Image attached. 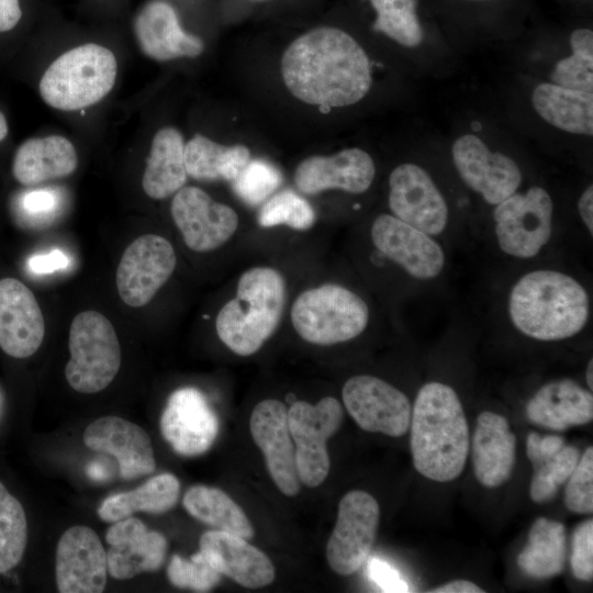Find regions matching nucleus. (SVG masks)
<instances>
[{
    "mask_svg": "<svg viewBox=\"0 0 593 593\" xmlns=\"http://www.w3.org/2000/svg\"><path fill=\"white\" fill-rule=\"evenodd\" d=\"M371 156L360 148H347L332 156H311L295 169L296 188L306 194L338 189L359 194L367 191L374 178Z\"/></svg>",
    "mask_w": 593,
    "mask_h": 593,
    "instance_id": "nucleus-23",
    "label": "nucleus"
},
{
    "mask_svg": "<svg viewBox=\"0 0 593 593\" xmlns=\"http://www.w3.org/2000/svg\"><path fill=\"white\" fill-rule=\"evenodd\" d=\"M134 32L141 49L149 58L167 61L202 54V40L183 31L175 9L165 1H152L135 18Z\"/></svg>",
    "mask_w": 593,
    "mask_h": 593,
    "instance_id": "nucleus-25",
    "label": "nucleus"
},
{
    "mask_svg": "<svg viewBox=\"0 0 593 593\" xmlns=\"http://www.w3.org/2000/svg\"><path fill=\"white\" fill-rule=\"evenodd\" d=\"M315 220L312 205L292 190H283L269 198L258 214V223L262 227L287 225L305 231L313 226Z\"/></svg>",
    "mask_w": 593,
    "mask_h": 593,
    "instance_id": "nucleus-39",
    "label": "nucleus"
},
{
    "mask_svg": "<svg viewBox=\"0 0 593 593\" xmlns=\"http://www.w3.org/2000/svg\"><path fill=\"white\" fill-rule=\"evenodd\" d=\"M410 426L415 469L437 482L458 478L469 452V427L456 391L441 382L425 383L416 395Z\"/></svg>",
    "mask_w": 593,
    "mask_h": 593,
    "instance_id": "nucleus-2",
    "label": "nucleus"
},
{
    "mask_svg": "<svg viewBox=\"0 0 593 593\" xmlns=\"http://www.w3.org/2000/svg\"><path fill=\"white\" fill-rule=\"evenodd\" d=\"M578 209L590 234H593V187L589 186L581 194Z\"/></svg>",
    "mask_w": 593,
    "mask_h": 593,
    "instance_id": "nucleus-49",
    "label": "nucleus"
},
{
    "mask_svg": "<svg viewBox=\"0 0 593 593\" xmlns=\"http://www.w3.org/2000/svg\"><path fill=\"white\" fill-rule=\"evenodd\" d=\"M508 315L524 335L544 342L580 333L590 316L584 287L563 272L539 269L524 275L508 295Z\"/></svg>",
    "mask_w": 593,
    "mask_h": 593,
    "instance_id": "nucleus-3",
    "label": "nucleus"
},
{
    "mask_svg": "<svg viewBox=\"0 0 593 593\" xmlns=\"http://www.w3.org/2000/svg\"><path fill=\"white\" fill-rule=\"evenodd\" d=\"M105 540L109 545L108 572L114 579H132L143 572L156 571L164 563L167 551L165 536L148 530L135 517L113 522L107 530Z\"/></svg>",
    "mask_w": 593,
    "mask_h": 593,
    "instance_id": "nucleus-22",
    "label": "nucleus"
},
{
    "mask_svg": "<svg viewBox=\"0 0 593 593\" xmlns=\"http://www.w3.org/2000/svg\"><path fill=\"white\" fill-rule=\"evenodd\" d=\"M452 159L463 182L489 204H499L521 186L517 164L504 154L491 152L475 135L456 139Z\"/></svg>",
    "mask_w": 593,
    "mask_h": 593,
    "instance_id": "nucleus-15",
    "label": "nucleus"
},
{
    "mask_svg": "<svg viewBox=\"0 0 593 593\" xmlns=\"http://www.w3.org/2000/svg\"><path fill=\"white\" fill-rule=\"evenodd\" d=\"M571 568L581 581L593 578V521L586 519L577 526L572 537Z\"/></svg>",
    "mask_w": 593,
    "mask_h": 593,
    "instance_id": "nucleus-43",
    "label": "nucleus"
},
{
    "mask_svg": "<svg viewBox=\"0 0 593 593\" xmlns=\"http://www.w3.org/2000/svg\"><path fill=\"white\" fill-rule=\"evenodd\" d=\"M572 55L559 60L551 74L555 85L592 92L593 90V32L578 29L570 36Z\"/></svg>",
    "mask_w": 593,
    "mask_h": 593,
    "instance_id": "nucleus-37",
    "label": "nucleus"
},
{
    "mask_svg": "<svg viewBox=\"0 0 593 593\" xmlns=\"http://www.w3.org/2000/svg\"><path fill=\"white\" fill-rule=\"evenodd\" d=\"M116 72V59L110 49L92 43L80 45L48 66L40 80V94L58 110L83 109L111 91Z\"/></svg>",
    "mask_w": 593,
    "mask_h": 593,
    "instance_id": "nucleus-5",
    "label": "nucleus"
},
{
    "mask_svg": "<svg viewBox=\"0 0 593 593\" xmlns=\"http://www.w3.org/2000/svg\"><path fill=\"white\" fill-rule=\"evenodd\" d=\"M70 359L65 377L77 392L104 390L121 366V347L112 323L97 311L77 314L69 328Z\"/></svg>",
    "mask_w": 593,
    "mask_h": 593,
    "instance_id": "nucleus-7",
    "label": "nucleus"
},
{
    "mask_svg": "<svg viewBox=\"0 0 593 593\" xmlns=\"http://www.w3.org/2000/svg\"><path fill=\"white\" fill-rule=\"evenodd\" d=\"M567 507L578 514L593 511V448L590 446L580 457L567 480L564 492Z\"/></svg>",
    "mask_w": 593,
    "mask_h": 593,
    "instance_id": "nucleus-42",
    "label": "nucleus"
},
{
    "mask_svg": "<svg viewBox=\"0 0 593 593\" xmlns=\"http://www.w3.org/2000/svg\"><path fill=\"white\" fill-rule=\"evenodd\" d=\"M585 378H586L588 387L590 388V391H592L593 389V360L592 359L588 363Z\"/></svg>",
    "mask_w": 593,
    "mask_h": 593,
    "instance_id": "nucleus-52",
    "label": "nucleus"
},
{
    "mask_svg": "<svg viewBox=\"0 0 593 593\" xmlns=\"http://www.w3.org/2000/svg\"><path fill=\"white\" fill-rule=\"evenodd\" d=\"M377 18L373 29L396 43L414 47L423 40L415 0H370Z\"/></svg>",
    "mask_w": 593,
    "mask_h": 593,
    "instance_id": "nucleus-36",
    "label": "nucleus"
},
{
    "mask_svg": "<svg viewBox=\"0 0 593 593\" xmlns=\"http://www.w3.org/2000/svg\"><path fill=\"white\" fill-rule=\"evenodd\" d=\"M564 445V438L561 436H540L535 432H530L526 438V455L534 466L544 458L557 454Z\"/></svg>",
    "mask_w": 593,
    "mask_h": 593,
    "instance_id": "nucleus-46",
    "label": "nucleus"
},
{
    "mask_svg": "<svg viewBox=\"0 0 593 593\" xmlns=\"http://www.w3.org/2000/svg\"><path fill=\"white\" fill-rule=\"evenodd\" d=\"M108 558L97 533L69 527L56 547L55 578L60 593H100L108 578Z\"/></svg>",
    "mask_w": 593,
    "mask_h": 593,
    "instance_id": "nucleus-16",
    "label": "nucleus"
},
{
    "mask_svg": "<svg viewBox=\"0 0 593 593\" xmlns=\"http://www.w3.org/2000/svg\"><path fill=\"white\" fill-rule=\"evenodd\" d=\"M160 432L172 449L187 457L205 452L219 433V419L195 388L176 390L160 416Z\"/></svg>",
    "mask_w": 593,
    "mask_h": 593,
    "instance_id": "nucleus-17",
    "label": "nucleus"
},
{
    "mask_svg": "<svg viewBox=\"0 0 593 593\" xmlns=\"http://www.w3.org/2000/svg\"><path fill=\"white\" fill-rule=\"evenodd\" d=\"M22 11L19 0H0V32L12 30L20 21Z\"/></svg>",
    "mask_w": 593,
    "mask_h": 593,
    "instance_id": "nucleus-48",
    "label": "nucleus"
},
{
    "mask_svg": "<svg viewBox=\"0 0 593 593\" xmlns=\"http://www.w3.org/2000/svg\"><path fill=\"white\" fill-rule=\"evenodd\" d=\"M199 546L214 569L242 586L261 588L275 579L270 559L238 535L208 530L201 536Z\"/></svg>",
    "mask_w": 593,
    "mask_h": 593,
    "instance_id": "nucleus-24",
    "label": "nucleus"
},
{
    "mask_svg": "<svg viewBox=\"0 0 593 593\" xmlns=\"http://www.w3.org/2000/svg\"><path fill=\"white\" fill-rule=\"evenodd\" d=\"M566 530L562 523L537 518L528 533L525 548L517 556L519 569L534 579H549L563 570Z\"/></svg>",
    "mask_w": 593,
    "mask_h": 593,
    "instance_id": "nucleus-32",
    "label": "nucleus"
},
{
    "mask_svg": "<svg viewBox=\"0 0 593 593\" xmlns=\"http://www.w3.org/2000/svg\"><path fill=\"white\" fill-rule=\"evenodd\" d=\"M389 187V206L395 217L428 235H438L446 228L447 203L422 167L399 165L390 175Z\"/></svg>",
    "mask_w": 593,
    "mask_h": 593,
    "instance_id": "nucleus-13",
    "label": "nucleus"
},
{
    "mask_svg": "<svg viewBox=\"0 0 593 593\" xmlns=\"http://www.w3.org/2000/svg\"><path fill=\"white\" fill-rule=\"evenodd\" d=\"M580 459L574 446L564 445L557 454L546 457L533 466L534 474L529 488L530 497L536 503L550 501L559 488L567 482Z\"/></svg>",
    "mask_w": 593,
    "mask_h": 593,
    "instance_id": "nucleus-38",
    "label": "nucleus"
},
{
    "mask_svg": "<svg viewBox=\"0 0 593 593\" xmlns=\"http://www.w3.org/2000/svg\"><path fill=\"white\" fill-rule=\"evenodd\" d=\"M82 439L91 450L115 457L124 480H133L155 471L150 437L135 423L118 416H103L86 427Z\"/></svg>",
    "mask_w": 593,
    "mask_h": 593,
    "instance_id": "nucleus-20",
    "label": "nucleus"
},
{
    "mask_svg": "<svg viewBox=\"0 0 593 593\" xmlns=\"http://www.w3.org/2000/svg\"><path fill=\"white\" fill-rule=\"evenodd\" d=\"M170 210L186 245L198 253L219 248L238 226L237 214L231 206L214 201L197 187L177 191Z\"/></svg>",
    "mask_w": 593,
    "mask_h": 593,
    "instance_id": "nucleus-14",
    "label": "nucleus"
},
{
    "mask_svg": "<svg viewBox=\"0 0 593 593\" xmlns=\"http://www.w3.org/2000/svg\"><path fill=\"white\" fill-rule=\"evenodd\" d=\"M343 418L342 404L332 396H325L314 405L305 401L291 403L288 424L295 448L299 479L306 486H318L328 475L326 441L338 430Z\"/></svg>",
    "mask_w": 593,
    "mask_h": 593,
    "instance_id": "nucleus-8",
    "label": "nucleus"
},
{
    "mask_svg": "<svg viewBox=\"0 0 593 593\" xmlns=\"http://www.w3.org/2000/svg\"><path fill=\"white\" fill-rule=\"evenodd\" d=\"M176 262L174 247L165 237H137L124 250L116 270L122 301L132 307L146 305L172 275Z\"/></svg>",
    "mask_w": 593,
    "mask_h": 593,
    "instance_id": "nucleus-12",
    "label": "nucleus"
},
{
    "mask_svg": "<svg viewBox=\"0 0 593 593\" xmlns=\"http://www.w3.org/2000/svg\"><path fill=\"white\" fill-rule=\"evenodd\" d=\"M282 175L265 159H250L232 181L234 193L248 205H259L281 186Z\"/></svg>",
    "mask_w": 593,
    "mask_h": 593,
    "instance_id": "nucleus-40",
    "label": "nucleus"
},
{
    "mask_svg": "<svg viewBox=\"0 0 593 593\" xmlns=\"http://www.w3.org/2000/svg\"><path fill=\"white\" fill-rule=\"evenodd\" d=\"M72 143L59 135L29 138L15 152L12 174L24 186L63 178L77 168Z\"/></svg>",
    "mask_w": 593,
    "mask_h": 593,
    "instance_id": "nucleus-28",
    "label": "nucleus"
},
{
    "mask_svg": "<svg viewBox=\"0 0 593 593\" xmlns=\"http://www.w3.org/2000/svg\"><path fill=\"white\" fill-rule=\"evenodd\" d=\"M535 111L549 124L562 131L593 134V93L540 83L533 92Z\"/></svg>",
    "mask_w": 593,
    "mask_h": 593,
    "instance_id": "nucleus-30",
    "label": "nucleus"
},
{
    "mask_svg": "<svg viewBox=\"0 0 593 593\" xmlns=\"http://www.w3.org/2000/svg\"><path fill=\"white\" fill-rule=\"evenodd\" d=\"M184 142L175 127L160 128L154 136L142 186L145 193L156 200L179 191L187 180Z\"/></svg>",
    "mask_w": 593,
    "mask_h": 593,
    "instance_id": "nucleus-29",
    "label": "nucleus"
},
{
    "mask_svg": "<svg viewBox=\"0 0 593 593\" xmlns=\"http://www.w3.org/2000/svg\"><path fill=\"white\" fill-rule=\"evenodd\" d=\"M281 75L295 98L325 111L357 103L372 82L363 48L332 26L315 27L296 37L282 55Z\"/></svg>",
    "mask_w": 593,
    "mask_h": 593,
    "instance_id": "nucleus-1",
    "label": "nucleus"
},
{
    "mask_svg": "<svg viewBox=\"0 0 593 593\" xmlns=\"http://www.w3.org/2000/svg\"><path fill=\"white\" fill-rule=\"evenodd\" d=\"M526 417L553 430L588 424L593 418L592 392L571 379L550 381L529 399Z\"/></svg>",
    "mask_w": 593,
    "mask_h": 593,
    "instance_id": "nucleus-27",
    "label": "nucleus"
},
{
    "mask_svg": "<svg viewBox=\"0 0 593 593\" xmlns=\"http://www.w3.org/2000/svg\"><path fill=\"white\" fill-rule=\"evenodd\" d=\"M250 160L245 145L225 146L197 134L184 145L187 174L199 180L232 182Z\"/></svg>",
    "mask_w": 593,
    "mask_h": 593,
    "instance_id": "nucleus-33",
    "label": "nucleus"
},
{
    "mask_svg": "<svg viewBox=\"0 0 593 593\" xmlns=\"http://www.w3.org/2000/svg\"><path fill=\"white\" fill-rule=\"evenodd\" d=\"M179 493V480L171 473H160L132 491L107 497L98 515L103 522L113 523L137 512L161 514L176 505Z\"/></svg>",
    "mask_w": 593,
    "mask_h": 593,
    "instance_id": "nucleus-31",
    "label": "nucleus"
},
{
    "mask_svg": "<svg viewBox=\"0 0 593 593\" xmlns=\"http://www.w3.org/2000/svg\"><path fill=\"white\" fill-rule=\"evenodd\" d=\"M379 517V504L368 492L354 490L343 496L326 546L328 564L336 573L353 574L367 561L376 540Z\"/></svg>",
    "mask_w": 593,
    "mask_h": 593,
    "instance_id": "nucleus-10",
    "label": "nucleus"
},
{
    "mask_svg": "<svg viewBox=\"0 0 593 593\" xmlns=\"http://www.w3.org/2000/svg\"><path fill=\"white\" fill-rule=\"evenodd\" d=\"M346 410L357 425L370 433L403 436L410 427L409 398L384 380L368 376L349 378L342 391Z\"/></svg>",
    "mask_w": 593,
    "mask_h": 593,
    "instance_id": "nucleus-11",
    "label": "nucleus"
},
{
    "mask_svg": "<svg viewBox=\"0 0 593 593\" xmlns=\"http://www.w3.org/2000/svg\"><path fill=\"white\" fill-rule=\"evenodd\" d=\"M371 239L381 254L415 279H433L444 268L445 254L439 244L430 235L394 215L381 214L376 217Z\"/></svg>",
    "mask_w": 593,
    "mask_h": 593,
    "instance_id": "nucleus-18",
    "label": "nucleus"
},
{
    "mask_svg": "<svg viewBox=\"0 0 593 593\" xmlns=\"http://www.w3.org/2000/svg\"><path fill=\"white\" fill-rule=\"evenodd\" d=\"M167 575L172 585L197 592L210 591L221 579V573L211 566L201 551L192 555L189 560L174 555L167 568Z\"/></svg>",
    "mask_w": 593,
    "mask_h": 593,
    "instance_id": "nucleus-41",
    "label": "nucleus"
},
{
    "mask_svg": "<svg viewBox=\"0 0 593 593\" xmlns=\"http://www.w3.org/2000/svg\"><path fill=\"white\" fill-rule=\"evenodd\" d=\"M45 335V322L32 291L20 280H0V348L13 358L37 351Z\"/></svg>",
    "mask_w": 593,
    "mask_h": 593,
    "instance_id": "nucleus-21",
    "label": "nucleus"
},
{
    "mask_svg": "<svg viewBox=\"0 0 593 593\" xmlns=\"http://www.w3.org/2000/svg\"><path fill=\"white\" fill-rule=\"evenodd\" d=\"M59 195L54 189H35L24 192L20 197L19 206L21 213L34 222L48 221L57 212Z\"/></svg>",
    "mask_w": 593,
    "mask_h": 593,
    "instance_id": "nucleus-44",
    "label": "nucleus"
},
{
    "mask_svg": "<svg viewBox=\"0 0 593 593\" xmlns=\"http://www.w3.org/2000/svg\"><path fill=\"white\" fill-rule=\"evenodd\" d=\"M429 592L432 593H482L483 590L468 580H455L439 585Z\"/></svg>",
    "mask_w": 593,
    "mask_h": 593,
    "instance_id": "nucleus-50",
    "label": "nucleus"
},
{
    "mask_svg": "<svg viewBox=\"0 0 593 593\" xmlns=\"http://www.w3.org/2000/svg\"><path fill=\"white\" fill-rule=\"evenodd\" d=\"M291 322L307 343L328 346L360 335L369 322L366 302L334 283L303 291L293 302Z\"/></svg>",
    "mask_w": 593,
    "mask_h": 593,
    "instance_id": "nucleus-6",
    "label": "nucleus"
},
{
    "mask_svg": "<svg viewBox=\"0 0 593 593\" xmlns=\"http://www.w3.org/2000/svg\"><path fill=\"white\" fill-rule=\"evenodd\" d=\"M27 542V521L20 501L0 481V573L22 560Z\"/></svg>",
    "mask_w": 593,
    "mask_h": 593,
    "instance_id": "nucleus-35",
    "label": "nucleus"
},
{
    "mask_svg": "<svg viewBox=\"0 0 593 593\" xmlns=\"http://www.w3.org/2000/svg\"><path fill=\"white\" fill-rule=\"evenodd\" d=\"M187 512L198 521L216 530L238 535L245 539L254 535V529L244 511L222 490L193 485L182 500Z\"/></svg>",
    "mask_w": 593,
    "mask_h": 593,
    "instance_id": "nucleus-34",
    "label": "nucleus"
},
{
    "mask_svg": "<svg viewBox=\"0 0 593 593\" xmlns=\"http://www.w3.org/2000/svg\"><path fill=\"white\" fill-rule=\"evenodd\" d=\"M471 456L477 480L486 488H496L508 480L516 459V437L507 419L484 411L477 418Z\"/></svg>",
    "mask_w": 593,
    "mask_h": 593,
    "instance_id": "nucleus-26",
    "label": "nucleus"
},
{
    "mask_svg": "<svg viewBox=\"0 0 593 593\" xmlns=\"http://www.w3.org/2000/svg\"><path fill=\"white\" fill-rule=\"evenodd\" d=\"M87 473L93 481H104L109 477L108 469L100 461L91 462L87 468Z\"/></svg>",
    "mask_w": 593,
    "mask_h": 593,
    "instance_id": "nucleus-51",
    "label": "nucleus"
},
{
    "mask_svg": "<svg viewBox=\"0 0 593 593\" xmlns=\"http://www.w3.org/2000/svg\"><path fill=\"white\" fill-rule=\"evenodd\" d=\"M286 303V282L273 268L245 271L236 298L219 312L215 328L220 339L235 354H255L279 325Z\"/></svg>",
    "mask_w": 593,
    "mask_h": 593,
    "instance_id": "nucleus-4",
    "label": "nucleus"
},
{
    "mask_svg": "<svg viewBox=\"0 0 593 593\" xmlns=\"http://www.w3.org/2000/svg\"><path fill=\"white\" fill-rule=\"evenodd\" d=\"M368 578L383 592H409V585L398 570L388 562L371 558L367 564Z\"/></svg>",
    "mask_w": 593,
    "mask_h": 593,
    "instance_id": "nucleus-45",
    "label": "nucleus"
},
{
    "mask_svg": "<svg viewBox=\"0 0 593 593\" xmlns=\"http://www.w3.org/2000/svg\"><path fill=\"white\" fill-rule=\"evenodd\" d=\"M552 216L551 197L540 187L510 195L493 211L500 248L516 258L536 256L551 237Z\"/></svg>",
    "mask_w": 593,
    "mask_h": 593,
    "instance_id": "nucleus-9",
    "label": "nucleus"
},
{
    "mask_svg": "<svg viewBox=\"0 0 593 593\" xmlns=\"http://www.w3.org/2000/svg\"><path fill=\"white\" fill-rule=\"evenodd\" d=\"M8 134V123L4 115L0 112V142L5 138Z\"/></svg>",
    "mask_w": 593,
    "mask_h": 593,
    "instance_id": "nucleus-53",
    "label": "nucleus"
},
{
    "mask_svg": "<svg viewBox=\"0 0 593 593\" xmlns=\"http://www.w3.org/2000/svg\"><path fill=\"white\" fill-rule=\"evenodd\" d=\"M29 268L35 275H48L66 269L69 257L60 249H53L45 254H35L29 259Z\"/></svg>",
    "mask_w": 593,
    "mask_h": 593,
    "instance_id": "nucleus-47",
    "label": "nucleus"
},
{
    "mask_svg": "<svg viewBox=\"0 0 593 593\" xmlns=\"http://www.w3.org/2000/svg\"><path fill=\"white\" fill-rule=\"evenodd\" d=\"M249 427L277 488L288 496L295 495L301 481L286 405L273 399L259 402L251 412Z\"/></svg>",
    "mask_w": 593,
    "mask_h": 593,
    "instance_id": "nucleus-19",
    "label": "nucleus"
}]
</instances>
